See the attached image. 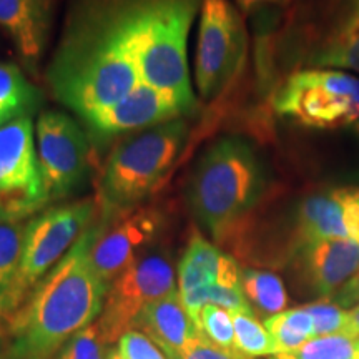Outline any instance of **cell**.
I'll use <instances>...</instances> for the list:
<instances>
[{
    "mask_svg": "<svg viewBox=\"0 0 359 359\" xmlns=\"http://www.w3.org/2000/svg\"><path fill=\"white\" fill-rule=\"evenodd\" d=\"M47 80L57 100L80 120L142 83L114 0H74Z\"/></svg>",
    "mask_w": 359,
    "mask_h": 359,
    "instance_id": "1",
    "label": "cell"
},
{
    "mask_svg": "<svg viewBox=\"0 0 359 359\" xmlns=\"http://www.w3.org/2000/svg\"><path fill=\"white\" fill-rule=\"evenodd\" d=\"M100 223H92L65 258L35 286L8 321V359H57L80 331L100 318L107 286L90 264Z\"/></svg>",
    "mask_w": 359,
    "mask_h": 359,
    "instance_id": "2",
    "label": "cell"
},
{
    "mask_svg": "<svg viewBox=\"0 0 359 359\" xmlns=\"http://www.w3.org/2000/svg\"><path fill=\"white\" fill-rule=\"evenodd\" d=\"M203 0H114L143 83L167 92L193 115L198 109L188 69V35Z\"/></svg>",
    "mask_w": 359,
    "mask_h": 359,
    "instance_id": "3",
    "label": "cell"
},
{
    "mask_svg": "<svg viewBox=\"0 0 359 359\" xmlns=\"http://www.w3.org/2000/svg\"><path fill=\"white\" fill-rule=\"evenodd\" d=\"M268 187L266 168L248 142L223 137L196 161L187 187L193 217L218 243L235 236Z\"/></svg>",
    "mask_w": 359,
    "mask_h": 359,
    "instance_id": "4",
    "label": "cell"
},
{
    "mask_svg": "<svg viewBox=\"0 0 359 359\" xmlns=\"http://www.w3.org/2000/svg\"><path fill=\"white\" fill-rule=\"evenodd\" d=\"M188 138L187 120L130 133L111 151L98 185L102 222L132 212L154 193Z\"/></svg>",
    "mask_w": 359,
    "mask_h": 359,
    "instance_id": "5",
    "label": "cell"
},
{
    "mask_svg": "<svg viewBox=\"0 0 359 359\" xmlns=\"http://www.w3.org/2000/svg\"><path fill=\"white\" fill-rule=\"evenodd\" d=\"M95 210V200H80L43 210L27 223L20 266L8 294L6 316L15 313L35 286L65 258L93 223Z\"/></svg>",
    "mask_w": 359,
    "mask_h": 359,
    "instance_id": "6",
    "label": "cell"
},
{
    "mask_svg": "<svg viewBox=\"0 0 359 359\" xmlns=\"http://www.w3.org/2000/svg\"><path fill=\"white\" fill-rule=\"evenodd\" d=\"M275 110L304 127H349L359 120V79L327 69L296 72L278 92Z\"/></svg>",
    "mask_w": 359,
    "mask_h": 359,
    "instance_id": "7",
    "label": "cell"
},
{
    "mask_svg": "<svg viewBox=\"0 0 359 359\" xmlns=\"http://www.w3.org/2000/svg\"><path fill=\"white\" fill-rule=\"evenodd\" d=\"M173 291L175 269L167 251L140 255L107 290L102 314L95 321L103 343H118L151 303Z\"/></svg>",
    "mask_w": 359,
    "mask_h": 359,
    "instance_id": "8",
    "label": "cell"
},
{
    "mask_svg": "<svg viewBox=\"0 0 359 359\" xmlns=\"http://www.w3.org/2000/svg\"><path fill=\"white\" fill-rule=\"evenodd\" d=\"M246 32L230 0H203L200 7L195 82L200 95H219L245 62Z\"/></svg>",
    "mask_w": 359,
    "mask_h": 359,
    "instance_id": "9",
    "label": "cell"
},
{
    "mask_svg": "<svg viewBox=\"0 0 359 359\" xmlns=\"http://www.w3.org/2000/svg\"><path fill=\"white\" fill-rule=\"evenodd\" d=\"M35 132L45 208L64 200L85 182L90 138L72 116L55 110L43 111L39 116Z\"/></svg>",
    "mask_w": 359,
    "mask_h": 359,
    "instance_id": "10",
    "label": "cell"
},
{
    "mask_svg": "<svg viewBox=\"0 0 359 359\" xmlns=\"http://www.w3.org/2000/svg\"><path fill=\"white\" fill-rule=\"evenodd\" d=\"M43 208L32 116L0 125V217L25 219Z\"/></svg>",
    "mask_w": 359,
    "mask_h": 359,
    "instance_id": "11",
    "label": "cell"
},
{
    "mask_svg": "<svg viewBox=\"0 0 359 359\" xmlns=\"http://www.w3.org/2000/svg\"><path fill=\"white\" fill-rule=\"evenodd\" d=\"M163 226V217L154 208H135L102 223L90 246V264L109 288L115 278L145 253Z\"/></svg>",
    "mask_w": 359,
    "mask_h": 359,
    "instance_id": "12",
    "label": "cell"
},
{
    "mask_svg": "<svg viewBox=\"0 0 359 359\" xmlns=\"http://www.w3.org/2000/svg\"><path fill=\"white\" fill-rule=\"evenodd\" d=\"M183 115L185 110L177 98L142 82L122 100L83 116L82 122L90 142L102 145L120 135L140 132L182 118Z\"/></svg>",
    "mask_w": 359,
    "mask_h": 359,
    "instance_id": "13",
    "label": "cell"
},
{
    "mask_svg": "<svg viewBox=\"0 0 359 359\" xmlns=\"http://www.w3.org/2000/svg\"><path fill=\"white\" fill-rule=\"evenodd\" d=\"M290 263L303 293L327 299L358 273L359 243L351 238L321 240L296 251Z\"/></svg>",
    "mask_w": 359,
    "mask_h": 359,
    "instance_id": "14",
    "label": "cell"
},
{
    "mask_svg": "<svg viewBox=\"0 0 359 359\" xmlns=\"http://www.w3.org/2000/svg\"><path fill=\"white\" fill-rule=\"evenodd\" d=\"M55 0H0V27L6 29L27 64H37L53 20Z\"/></svg>",
    "mask_w": 359,
    "mask_h": 359,
    "instance_id": "15",
    "label": "cell"
},
{
    "mask_svg": "<svg viewBox=\"0 0 359 359\" xmlns=\"http://www.w3.org/2000/svg\"><path fill=\"white\" fill-rule=\"evenodd\" d=\"M210 285L241 288V271L230 255L196 233L180 259L178 293L185 294Z\"/></svg>",
    "mask_w": 359,
    "mask_h": 359,
    "instance_id": "16",
    "label": "cell"
},
{
    "mask_svg": "<svg viewBox=\"0 0 359 359\" xmlns=\"http://www.w3.org/2000/svg\"><path fill=\"white\" fill-rule=\"evenodd\" d=\"M309 60L311 65L359 72V0H333L326 30Z\"/></svg>",
    "mask_w": 359,
    "mask_h": 359,
    "instance_id": "17",
    "label": "cell"
},
{
    "mask_svg": "<svg viewBox=\"0 0 359 359\" xmlns=\"http://www.w3.org/2000/svg\"><path fill=\"white\" fill-rule=\"evenodd\" d=\"M331 238H349L341 205L333 190L309 193L294 208L288 258L304 246Z\"/></svg>",
    "mask_w": 359,
    "mask_h": 359,
    "instance_id": "18",
    "label": "cell"
},
{
    "mask_svg": "<svg viewBox=\"0 0 359 359\" xmlns=\"http://www.w3.org/2000/svg\"><path fill=\"white\" fill-rule=\"evenodd\" d=\"M133 330L147 334L167 358L178 359L187 344L198 334L178 291L151 303L135 323Z\"/></svg>",
    "mask_w": 359,
    "mask_h": 359,
    "instance_id": "19",
    "label": "cell"
},
{
    "mask_svg": "<svg viewBox=\"0 0 359 359\" xmlns=\"http://www.w3.org/2000/svg\"><path fill=\"white\" fill-rule=\"evenodd\" d=\"M42 103L40 90L27 80L17 65L0 64V125L30 116Z\"/></svg>",
    "mask_w": 359,
    "mask_h": 359,
    "instance_id": "20",
    "label": "cell"
},
{
    "mask_svg": "<svg viewBox=\"0 0 359 359\" xmlns=\"http://www.w3.org/2000/svg\"><path fill=\"white\" fill-rule=\"evenodd\" d=\"M241 291L255 316L271 318L286 311L288 294L281 278L263 269H243L241 271Z\"/></svg>",
    "mask_w": 359,
    "mask_h": 359,
    "instance_id": "21",
    "label": "cell"
},
{
    "mask_svg": "<svg viewBox=\"0 0 359 359\" xmlns=\"http://www.w3.org/2000/svg\"><path fill=\"white\" fill-rule=\"evenodd\" d=\"M27 223L0 217V320L7 314L8 294L20 266Z\"/></svg>",
    "mask_w": 359,
    "mask_h": 359,
    "instance_id": "22",
    "label": "cell"
},
{
    "mask_svg": "<svg viewBox=\"0 0 359 359\" xmlns=\"http://www.w3.org/2000/svg\"><path fill=\"white\" fill-rule=\"evenodd\" d=\"M264 327L275 341L276 353L293 351L314 338V323L306 308L286 309L264 320Z\"/></svg>",
    "mask_w": 359,
    "mask_h": 359,
    "instance_id": "23",
    "label": "cell"
},
{
    "mask_svg": "<svg viewBox=\"0 0 359 359\" xmlns=\"http://www.w3.org/2000/svg\"><path fill=\"white\" fill-rule=\"evenodd\" d=\"M235 327V343L238 353L243 359H257L276 354L275 341L264 325L258 321L255 313L235 311L231 313Z\"/></svg>",
    "mask_w": 359,
    "mask_h": 359,
    "instance_id": "24",
    "label": "cell"
},
{
    "mask_svg": "<svg viewBox=\"0 0 359 359\" xmlns=\"http://www.w3.org/2000/svg\"><path fill=\"white\" fill-rule=\"evenodd\" d=\"M195 325L201 338L228 353L233 359H243L236 349L235 327H233L231 313L228 309L213 306V304L203 306Z\"/></svg>",
    "mask_w": 359,
    "mask_h": 359,
    "instance_id": "25",
    "label": "cell"
},
{
    "mask_svg": "<svg viewBox=\"0 0 359 359\" xmlns=\"http://www.w3.org/2000/svg\"><path fill=\"white\" fill-rule=\"evenodd\" d=\"M356 356V339L346 334H331L314 336L298 349L276 353L269 359H354Z\"/></svg>",
    "mask_w": 359,
    "mask_h": 359,
    "instance_id": "26",
    "label": "cell"
},
{
    "mask_svg": "<svg viewBox=\"0 0 359 359\" xmlns=\"http://www.w3.org/2000/svg\"><path fill=\"white\" fill-rule=\"evenodd\" d=\"M306 311L311 314L314 323V336L343 334L348 323V311L334 302H313L306 304Z\"/></svg>",
    "mask_w": 359,
    "mask_h": 359,
    "instance_id": "27",
    "label": "cell"
},
{
    "mask_svg": "<svg viewBox=\"0 0 359 359\" xmlns=\"http://www.w3.org/2000/svg\"><path fill=\"white\" fill-rule=\"evenodd\" d=\"M103 343L95 323L80 331L65 344L57 359H107Z\"/></svg>",
    "mask_w": 359,
    "mask_h": 359,
    "instance_id": "28",
    "label": "cell"
},
{
    "mask_svg": "<svg viewBox=\"0 0 359 359\" xmlns=\"http://www.w3.org/2000/svg\"><path fill=\"white\" fill-rule=\"evenodd\" d=\"M116 353L123 359H168L154 341L138 330L128 331L118 339Z\"/></svg>",
    "mask_w": 359,
    "mask_h": 359,
    "instance_id": "29",
    "label": "cell"
},
{
    "mask_svg": "<svg viewBox=\"0 0 359 359\" xmlns=\"http://www.w3.org/2000/svg\"><path fill=\"white\" fill-rule=\"evenodd\" d=\"M343 210L348 236L359 243V187H343L333 190Z\"/></svg>",
    "mask_w": 359,
    "mask_h": 359,
    "instance_id": "30",
    "label": "cell"
},
{
    "mask_svg": "<svg viewBox=\"0 0 359 359\" xmlns=\"http://www.w3.org/2000/svg\"><path fill=\"white\" fill-rule=\"evenodd\" d=\"M180 359H233L230 354L222 351V349L213 346L212 343H208L205 338H201L200 334H196L190 343L187 344Z\"/></svg>",
    "mask_w": 359,
    "mask_h": 359,
    "instance_id": "31",
    "label": "cell"
},
{
    "mask_svg": "<svg viewBox=\"0 0 359 359\" xmlns=\"http://www.w3.org/2000/svg\"><path fill=\"white\" fill-rule=\"evenodd\" d=\"M334 303L341 308H349L359 304V269L351 280L334 294Z\"/></svg>",
    "mask_w": 359,
    "mask_h": 359,
    "instance_id": "32",
    "label": "cell"
},
{
    "mask_svg": "<svg viewBox=\"0 0 359 359\" xmlns=\"http://www.w3.org/2000/svg\"><path fill=\"white\" fill-rule=\"evenodd\" d=\"M236 6L243 13H255L264 8H275L290 4L291 0H235Z\"/></svg>",
    "mask_w": 359,
    "mask_h": 359,
    "instance_id": "33",
    "label": "cell"
},
{
    "mask_svg": "<svg viewBox=\"0 0 359 359\" xmlns=\"http://www.w3.org/2000/svg\"><path fill=\"white\" fill-rule=\"evenodd\" d=\"M343 334H346L353 339L359 338V304L358 306H354L351 311H348V323H346V327H344Z\"/></svg>",
    "mask_w": 359,
    "mask_h": 359,
    "instance_id": "34",
    "label": "cell"
},
{
    "mask_svg": "<svg viewBox=\"0 0 359 359\" xmlns=\"http://www.w3.org/2000/svg\"><path fill=\"white\" fill-rule=\"evenodd\" d=\"M349 130H351V132L354 133V137H356L359 140V120H356V122L349 125Z\"/></svg>",
    "mask_w": 359,
    "mask_h": 359,
    "instance_id": "35",
    "label": "cell"
},
{
    "mask_svg": "<svg viewBox=\"0 0 359 359\" xmlns=\"http://www.w3.org/2000/svg\"><path fill=\"white\" fill-rule=\"evenodd\" d=\"M107 359H123V358L116 353V349H110L109 354H107Z\"/></svg>",
    "mask_w": 359,
    "mask_h": 359,
    "instance_id": "36",
    "label": "cell"
},
{
    "mask_svg": "<svg viewBox=\"0 0 359 359\" xmlns=\"http://www.w3.org/2000/svg\"><path fill=\"white\" fill-rule=\"evenodd\" d=\"M356 353H358V356H359V338L356 339Z\"/></svg>",
    "mask_w": 359,
    "mask_h": 359,
    "instance_id": "37",
    "label": "cell"
},
{
    "mask_svg": "<svg viewBox=\"0 0 359 359\" xmlns=\"http://www.w3.org/2000/svg\"><path fill=\"white\" fill-rule=\"evenodd\" d=\"M168 359H178V358H168Z\"/></svg>",
    "mask_w": 359,
    "mask_h": 359,
    "instance_id": "38",
    "label": "cell"
},
{
    "mask_svg": "<svg viewBox=\"0 0 359 359\" xmlns=\"http://www.w3.org/2000/svg\"><path fill=\"white\" fill-rule=\"evenodd\" d=\"M354 359H359V356H356V358H354Z\"/></svg>",
    "mask_w": 359,
    "mask_h": 359,
    "instance_id": "39",
    "label": "cell"
}]
</instances>
